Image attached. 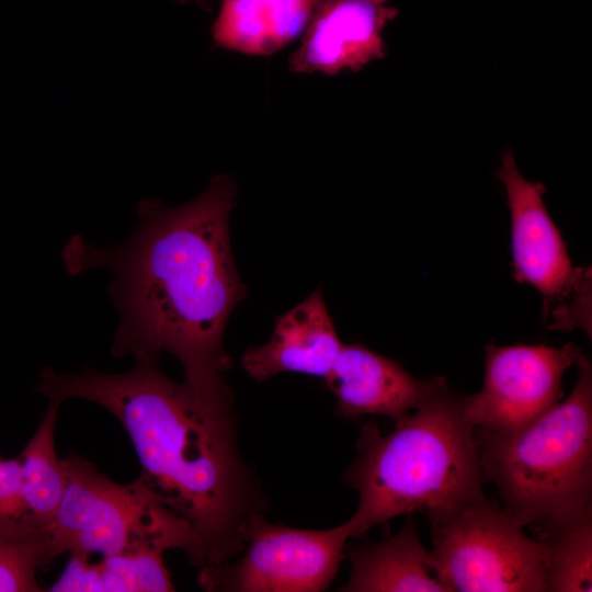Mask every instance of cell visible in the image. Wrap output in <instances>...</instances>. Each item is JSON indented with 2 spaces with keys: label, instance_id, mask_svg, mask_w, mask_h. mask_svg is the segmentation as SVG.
Listing matches in <instances>:
<instances>
[{
  "label": "cell",
  "instance_id": "obj_1",
  "mask_svg": "<svg viewBox=\"0 0 592 592\" xmlns=\"http://www.w3.org/2000/svg\"><path fill=\"white\" fill-rule=\"evenodd\" d=\"M236 198L234 177L218 174L183 205L140 201L137 226L124 243L100 248L80 236L68 240L62 259L70 274L96 269L113 274L109 291L119 314L113 356L159 360L166 351L180 361L187 386L232 396L223 340L247 294L230 246Z\"/></svg>",
  "mask_w": 592,
  "mask_h": 592
},
{
  "label": "cell",
  "instance_id": "obj_2",
  "mask_svg": "<svg viewBox=\"0 0 592 592\" xmlns=\"http://www.w3.org/2000/svg\"><path fill=\"white\" fill-rule=\"evenodd\" d=\"M159 360L136 358L119 374L44 368L49 401L83 399L111 412L127 432L140 479L192 530L196 566L231 560L267 502L237 445L234 397H215L168 377Z\"/></svg>",
  "mask_w": 592,
  "mask_h": 592
},
{
  "label": "cell",
  "instance_id": "obj_3",
  "mask_svg": "<svg viewBox=\"0 0 592 592\" xmlns=\"http://www.w3.org/2000/svg\"><path fill=\"white\" fill-rule=\"evenodd\" d=\"M355 451L343 477L358 493L356 510L346 520L350 538H362L394 517L482 492L486 481L464 395L443 377L388 434L374 422L364 423Z\"/></svg>",
  "mask_w": 592,
  "mask_h": 592
},
{
  "label": "cell",
  "instance_id": "obj_4",
  "mask_svg": "<svg viewBox=\"0 0 592 592\" xmlns=\"http://www.w3.org/2000/svg\"><path fill=\"white\" fill-rule=\"evenodd\" d=\"M565 400L509 431L475 429L485 480L523 527L592 505V367L579 351Z\"/></svg>",
  "mask_w": 592,
  "mask_h": 592
},
{
  "label": "cell",
  "instance_id": "obj_5",
  "mask_svg": "<svg viewBox=\"0 0 592 592\" xmlns=\"http://www.w3.org/2000/svg\"><path fill=\"white\" fill-rule=\"evenodd\" d=\"M62 463L66 485L47 524L54 559L65 553L91 558L177 548L195 565L194 533L140 478L114 482L77 455Z\"/></svg>",
  "mask_w": 592,
  "mask_h": 592
},
{
  "label": "cell",
  "instance_id": "obj_6",
  "mask_svg": "<svg viewBox=\"0 0 592 592\" xmlns=\"http://www.w3.org/2000/svg\"><path fill=\"white\" fill-rule=\"evenodd\" d=\"M435 574L446 592L545 591L540 544L483 492L426 511Z\"/></svg>",
  "mask_w": 592,
  "mask_h": 592
},
{
  "label": "cell",
  "instance_id": "obj_7",
  "mask_svg": "<svg viewBox=\"0 0 592 592\" xmlns=\"http://www.w3.org/2000/svg\"><path fill=\"white\" fill-rule=\"evenodd\" d=\"M348 521L326 530L274 524L265 516L251 525L240 558L200 567L205 591L319 592L345 559Z\"/></svg>",
  "mask_w": 592,
  "mask_h": 592
},
{
  "label": "cell",
  "instance_id": "obj_8",
  "mask_svg": "<svg viewBox=\"0 0 592 592\" xmlns=\"http://www.w3.org/2000/svg\"><path fill=\"white\" fill-rule=\"evenodd\" d=\"M579 351L572 343H489L482 387L464 396L468 421L475 429L509 431L537 418L561 400L565 372L574 366Z\"/></svg>",
  "mask_w": 592,
  "mask_h": 592
},
{
  "label": "cell",
  "instance_id": "obj_9",
  "mask_svg": "<svg viewBox=\"0 0 592 592\" xmlns=\"http://www.w3.org/2000/svg\"><path fill=\"white\" fill-rule=\"evenodd\" d=\"M496 175L504 186L510 210L513 276L540 293L546 317L553 304L578 288L582 271L572 265L546 208L545 186L522 175L510 148L502 152Z\"/></svg>",
  "mask_w": 592,
  "mask_h": 592
},
{
  "label": "cell",
  "instance_id": "obj_10",
  "mask_svg": "<svg viewBox=\"0 0 592 592\" xmlns=\"http://www.w3.org/2000/svg\"><path fill=\"white\" fill-rule=\"evenodd\" d=\"M389 1L318 0L298 47L288 56L289 71L337 76L383 59L382 33L398 15Z\"/></svg>",
  "mask_w": 592,
  "mask_h": 592
},
{
  "label": "cell",
  "instance_id": "obj_11",
  "mask_svg": "<svg viewBox=\"0 0 592 592\" xmlns=\"http://www.w3.org/2000/svg\"><path fill=\"white\" fill-rule=\"evenodd\" d=\"M440 378L414 377L399 362L354 342L342 345L325 382L337 399L339 418L377 414L398 421L428 397Z\"/></svg>",
  "mask_w": 592,
  "mask_h": 592
},
{
  "label": "cell",
  "instance_id": "obj_12",
  "mask_svg": "<svg viewBox=\"0 0 592 592\" xmlns=\"http://www.w3.org/2000/svg\"><path fill=\"white\" fill-rule=\"evenodd\" d=\"M342 345L319 286L275 318L270 340L248 348L241 366L259 383L281 373H299L325 379Z\"/></svg>",
  "mask_w": 592,
  "mask_h": 592
},
{
  "label": "cell",
  "instance_id": "obj_13",
  "mask_svg": "<svg viewBox=\"0 0 592 592\" xmlns=\"http://www.w3.org/2000/svg\"><path fill=\"white\" fill-rule=\"evenodd\" d=\"M395 535L375 543L345 545L351 571L342 592H446L431 550L421 543L414 520L406 515Z\"/></svg>",
  "mask_w": 592,
  "mask_h": 592
},
{
  "label": "cell",
  "instance_id": "obj_14",
  "mask_svg": "<svg viewBox=\"0 0 592 592\" xmlns=\"http://www.w3.org/2000/svg\"><path fill=\"white\" fill-rule=\"evenodd\" d=\"M318 0H223L212 26L216 46L271 56L304 33Z\"/></svg>",
  "mask_w": 592,
  "mask_h": 592
},
{
  "label": "cell",
  "instance_id": "obj_15",
  "mask_svg": "<svg viewBox=\"0 0 592 592\" xmlns=\"http://www.w3.org/2000/svg\"><path fill=\"white\" fill-rule=\"evenodd\" d=\"M544 554L545 591H592V505L531 525Z\"/></svg>",
  "mask_w": 592,
  "mask_h": 592
},
{
  "label": "cell",
  "instance_id": "obj_16",
  "mask_svg": "<svg viewBox=\"0 0 592 592\" xmlns=\"http://www.w3.org/2000/svg\"><path fill=\"white\" fill-rule=\"evenodd\" d=\"M58 408L59 402L49 401L39 426L19 457L26 516L44 525L54 516L66 485L64 463L54 445Z\"/></svg>",
  "mask_w": 592,
  "mask_h": 592
},
{
  "label": "cell",
  "instance_id": "obj_17",
  "mask_svg": "<svg viewBox=\"0 0 592 592\" xmlns=\"http://www.w3.org/2000/svg\"><path fill=\"white\" fill-rule=\"evenodd\" d=\"M47 525L29 516L0 521V592H39L36 572L53 562Z\"/></svg>",
  "mask_w": 592,
  "mask_h": 592
},
{
  "label": "cell",
  "instance_id": "obj_18",
  "mask_svg": "<svg viewBox=\"0 0 592 592\" xmlns=\"http://www.w3.org/2000/svg\"><path fill=\"white\" fill-rule=\"evenodd\" d=\"M163 553L152 549L102 557L94 563L99 591H174Z\"/></svg>",
  "mask_w": 592,
  "mask_h": 592
},
{
  "label": "cell",
  "instance_id": "obj_19",
  "mask_svg": "<svg viewBox=\"0 0 592 592\" xmlns=\"http://www.w3.org/2000/svg\"><path fill=\"white\" fill-rule=\"evenodd\" d=\"M26 516L19 458L0 460V521Z\"/></svg>",
  "mask_w": 592,
  "mask_h": 592
},
{
  "label": "cell",
  "instance_id": "obj_20",
  "mask_svg": "<svg viewBox=\"0 0 592 592\" xmlns=\"http://www.w3.org/2000/svg\"><path fill=\"white\" fill-rule=\"evenodd\" d=\"M175 1L179 2V3H185V2H187L190 0H175Z\"/></svg>",
  "mask_w": 592,
  "mask_h": 592
}]
</instances>
